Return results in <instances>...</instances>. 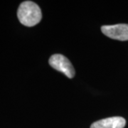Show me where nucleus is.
Returning <instances> with one entry per match:
<instances>
[{
  "label": "nucleus",
  "instance_id": "1",
  "mask_svg": "<svg viewBox=\"0 0 128 128\" xmlns=\"http://www.w3.org/2000/svg\"><path fill=\"white\" fill-rule=\"evenodd\" d=\"M18 20L24 26H34L41 22L42 14L38 5L32 1L23 2L17 11Z\"/></svg>",
  "mask_w": 128,
  "mask_h": 128
},
{
  "label": "nucleus",
  "instance_id": "2",
  "mask_svg": "<svg viewBox=\"0 0 128 128\" xmlns=\"http://www.w3.org/2000/svg\"><path fill=\"white\" fill-rule=\"evenodd\" d=\"M48 63L52 68L65 74L68 78H73L76 74L75 69L70 61L66 56L61 54L51 56Z\"/></svg>",
  "mask_w": 128,
  "mask_h": 128
},
{
  "label": "nucleus",
  "instance_id": "3",
  "mask_svg": "<svg viewBox=\"0 0 128 128\" xmlns=\"http://www.w3.org/2000/svg\"><path fill=\"white\" fill-rule=\"evenodd\" d=\"M101 31L105 36L119 41L128 40V24H120L110 26H102Z\"/></svg>",
  "mask_w": 128,
  "mask_h": 128
},
{
  "label": "nucleus",
  "instance_id": "4",
  "mask_svg": "<svg viewBox=\"0 0 128 128\" xmlns=\"http://www.w3.org/2000/svg\"><path fill=\"white\" fill-rule=\"evenodd\" d=\"M126 120L122 117H112L96 121L92 124L90 128H124Z\"/></svg>",
  "mask_w": 128,
  "mask_h": 128
}]
</instances>
